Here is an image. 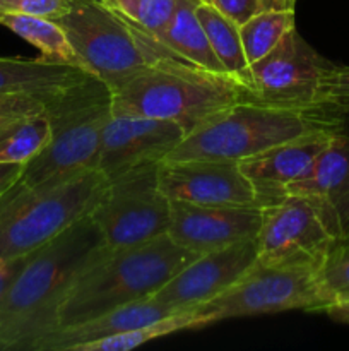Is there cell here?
I'll list each match as a JSON object with an SVG mask.
<instances>
[{
  "label": "cell",
  "instance_id": "cell-14",
  "mask_svg": "<svg viewBox=\"0 0 349 351\" xmlns=\"http://www.w3.org/2000/svg\"><path fill=\"white\" fill-rule=\"evenodd\" d=\"M255 264V240L201 254L178 271L154 297L174 311H194L238 283Z\"/></svg>",
  "mask_w": 349,
  "mask_h": 351
},
{
  "label": "cell",
  "instance_id": "cell-19",
  "mask_svg": "<svg viewBox=\"0 0 349 351\" xmlns=\"http://www.w3.org/2000/svg\"><path fill=\"white\" fill-rule=\"evenodd\" d=\"M44 98L9 96L0 99V163L26 165L44 149L51 134Z\"/></svg>",
  "mask_w": 349,
  "mask_h": 351
},
{
  "label": "cell",
  "instance_id": "cell-34",
  "mask_svg": "<svg viewBox=\"0 0 349 351\" xmlns=\"http://www.w3.org/2000/svg\"><path fill=\"white\" fill-rule=\"evenodd\" d=\"M339 243H341V245H346V247H349V235L346 237L344 240H341V242H339Z\"/></svg>",
  "mask_w": 349,
  "mask_h": 351
},
{
  "label": "cell",
  "instance_id": "cell-3",
  "mask_svg": "<svg viewBox=\"0 0 349 351\" xmlns=\"http://www.w3.org/2000/svg\"><path fill=\"white\" fill-rule=\"evenodd\" d=\"M242 101L246 95L238 79L181 58L159 62L112 89V113L168 120L187 134Z\"/></svg>",
  "mask_w": 349,
  "mask_h": 351
},
{
  "label": "cell",
  "instance_id": "cell-27",
  "mask_svg": "<svg viewBox=\"0 0 349 351\" xmlns=\"http://www.w3.org/2000/svg\"><path fill=\"white\" fill-rule=\"evenodd\" d=\"M101 2L156 40L166 27L177 5V0H101Z\"/></svg>",
  "mask_w": 349,
  "mask_h": 351
},
{
  "label": "cell",
  "instance_id": "cell-21",
  "mask_svg": "<svg viewBox=\"0 0 349 351\" xmlns=\"http://www.w3.org/2000/svg\"><path fill=\"white\" fill-rule=\"evenodd\" d=\"M201 0H177L173 14L157 40L183 60L216 74H228L209 45L207 34L197 17ZM229 75V74H228Z\"/></svg>",
  "mask_w": 349,
  "mask_h": 351
},
{
  "label": "cell",
  "instance_id": "cell-32",
  "mask_svg": "<svg viewBox=\"0 0 349 351\" xmlns=\"http://www.w3.org/2000/svg\"><path fill=\"white\" fill-rule=\"evenodd\" d=\"M23 263L24 257H19V259H0V297H2L3 290L14 278V274L19 271Z\"/></svg>",
  "mask_w": 349,
  "mask_h": 351
},
{
  "label": "cell",
  "instance_id": "cell-9",
  "mask_svg": "<svg viewBox=\"0 0 349 351\" xmlns=\"http://www.w3.org/2000/svg\"><path fill=\"white\" fill-rule=\"evenodd\" d=\"M332 305L318 271L307 267H267L257 263L238 283L197 307L211 324L226 319L320 311Z\"/></svg>",
  "mask_w": 349,
  "mask_h": 351
},
{
  "label": "cell",
  "instance_id": "cell-30",
  "mask_svg": "<svg viewBox=\"0 0 349 351\" xmlns=\"http://www.w3.org/2000/svg\"><path fill=\"white\" fill-rule=\"evenodd\" d=\"M77 0H0V12L27 14V16L58 19L67 14Z\"/></svg>",
  "mask_w": 349,
  "mask_h": 351
},
{
  "label": "cell",
  "instance_id": "cell-25",
  "mask_svg": "<svg viewBox=\"0 0 349 351\" xmlns=\"http://www.w3.org/2000/svg\"><path fill=\"white\" fill-rule=\"evenodd\" d=\"M293 27H296L294 9L267 10L243 23L240 26V38L248 65L266 57Z\"/></svg>",
  "mask_w": 349,
  "mask_h": 351
},
{
  "label": "cell",
  "instance_id": "cell-23",
  "mask_svg": "<svg viewBox=\"0 0 349 351\" xmlns=\"http://www.w3.org/2000/svg\"><path fill=\"white\" fill-rule=\"evenodd\" d=\"M197 17L218 60L229 75L242 82V77L248 69V62L243 51L238 24L207 0H201L197 5Z\"/></svg>",
  "mask_w": 349,
  "mask_h": 351
},
{
  "label": "cell",
  "instance_id": "cell-17",
  "mask_svg": "<svg viewBox=\"0 0 349 351\" xmlns=\"http://www.w3.org/2000/svg\"><path fill=\"white\" fill-rule=\"evenodd\" d=\"M307 197L317 208L337 243L349 235V136L332 134L313 170L286 191Z\"/></svg>",
  "mask_w": 349,
  "mask_h": 351
},
{
  "label": "cell",
  "instance_id": "cell-22",
  "mask_svg": "<svg viewBox=\"0 0 349 351\" xmlns=\"http://www.w3.org/2000/svg\"><path fill=\"white\" fill-rule=\"evenodd\" d=\"M0 26L7 27L40 50V57L50 62L67 64L86 71L81 57L75 53L64 29L55 19L27 16V14L0 12ZM88 72V71H86Z\"/></svg>",
  "mask_w": 349,
  "mask_h": 351
},
{
  "label": "cell",
  "instance_id": "cell-31",
  "mask_svg": "<svg viewBox=\"0 0 349 351\" xmlns=\"http://www.w3.org/2000/svg\"><path fill=\"white\" fill-rule=\"evenodd\" d=\"M23 170L24 165L21 163H0V195L19 182Z\"/></svg>",
  "mask_w": 349,
  "mask_h": 351
},
{
  "label": "cell",
  "instance_id": "cell-28",
  "mask_svg": "<svg viewBox=\"0 0 349 351\" xmlns=\"http://www.w3.org/2000/svg\"><path fill=\"white\" fill-rule=\"evenodd\" d=\"M318 276L331 295L332 304L349 298V247L337 243L318 271Z\"/></svg>",
  "mask_w": 349,
  "mask_h": 351
},
{
  "label": "cell",
  "instance_id": "cell-6",
  "mask_svg": "<svg viewBox=\"0 0 349 351\" xmlns=\"http://www.w3.org/2000/svg\"><path fill=\"white\" fill-rule=\"evenodd\" d=\"M55 21L86 71L106 82L109 89L159 62L181 58L101 0H77L67 14Z\"/></svg>",
  "mask_w": 349,
  "mask_h": 351
},
{
  "label": "cell",
  "instance_id": "cell-11",
  "mask_svg": "<svg viewBox=\"0 0 349 351\" xmlns=\"http://www.w3.org/2000/svg\"><path fill=\"white\" fill-rule=\"evenodd\" d=\"M255 237L257 263L267 267H307L320 271L337 240L317 208L296 194H284L260 208Z\"/></svg>",
  "mask_w": 349,
  "mask_h": 351
},
{
  "label": "cell",
  "instance_id": "cell-1",
  "mask_svg": "<svg viewBox=\"0 0 349 351\" xmlns=\"http://www.w3.org/2000/svg\"><path fill=\"white\" fill-rule=\"evenodd\" d=\"M106 250L91 216L24 257L0 297V351H36L58 328V311L75 278Z\"/></svg>",
  "mask_w": 349,
  "mask_h": 351
},
{
  "label": "cell",
  "instance_id": "cell-20",
  "mask_svg": "<svg viewBox=\"0 0 349 351\" xmlns=\"http://www.w3.org/2000/svg\"><path fill=\"white\" fill-rule=\"evenodd\" d=\"M89 72L47 58L0 57V99L48 96L74 84Z\"/></svg>",
  "mask_w": 349,
  "mask_h": 351
},
{
  "label": "cell",
  "instance_id": "cell-15",
  "mask_svg": "<svg viewBox=\"0 0 349 351\" xmlns=\"http://www.w3.org/2000/svg\"><path fill=\"white\" fill-rule=\"evenodd\" d=\"M260 218V208L201 206L187 201H171L168 235L174 243L201 256L233 243L255 240Z\"/></svg>",
  "mask_w": 349,
  "mask_h": 351
},
{
  "label": "cell",
  "instance_id": "cell-18",
  "mask_svg": "<svg viewBox=\"0 0 349 351\" xmlns=\"http://www.w3.org/2000/svg\"><path fill=\"white\" fill-rule=\"evenodd\" d=\"M174 312L180 311H174L173 307L161 302L154 295L140 298V300L130 302V304L103 312V314L88 319V321L57 328L38 345L36 351H75L86 343L122 335L130 329L159 321V319L174 314Z\"/></svg>",
  "mask_w": 349,
  "mask_h": 351
},
{
  "label": "cell",
  "instance_id": "cell-13",
  "mask_svg": "<svg viewBox=\"0 0 349 351\" xmlns=\"http://www.w3.org/2000/svg\"><path fill=\"white\" fill-rule=\"evenodd\" d=\"M159 187L170 201L260 208L259 195L240 170L238 161H161Z\"/></svg>",
  "mask_w": 349,
  "mask_h": 351
},
{
  "label": "cell",
  "instance_id": "cell-10",
  "mask_svg": "<svg viewBox=\"0 0 349 351\" xmlns=\"http://www.w3.org/2000/svg\"><path fill=\"white\" fill-rule=\"evenodd\" d=\"M331 64L293 27L266 57L248 65L242 77L246 101L296 110L308 117Z\"/></svg>",
  "mask_w": 349,
  "mask_h": 351
},
{
  "label": "cell",
  "instance_id": "cell-2",
  "mask_svg": "<svg viewBox=\"0 0 349 351\" xmlns=\"http://www.w3.org/2000/svg\"><path fill=\"white\" fill-rule=\"evenodd\" d=\"M197 256L168 233L140 245L106 249L72 283L58 311V328L153 297Z\"/></svg>",
  "mask_w": 349,
  "mask_h": 351
},
{
  "label": "cell",
  "instance_id": "cell-33",
  "mask_svg": "<svg viewBox=\"0 0 349 351\" xmlns=\"http://www.w3.org/2000/svg\"><path fill=\"white\" fill-rule=\"evenodd\" d=\"M324 312L332 319V321L341 322V324H349V298L334 302V304L328 305Z\"/></svg>",
  "mask_w": 349,
  "mask_h": 351
},
{
  "label": "cell",
  "instance_id": "cell-5",
  "mask_svg": "<svg viewBox=\"0 0 349 351\" xmlns=\"http://www.w3.org/2000/svg\"><path fill=\"white\" fill-rule=\"evenodd\" d=\"M50 141L24 165L19 182L36 185L67 178L96 168L99 143L112 117V89L88 74L62 91L44 98Z\"/></svg>",
  "mask_w": 349,
  "mask_h": 351
},
{
  "label": "cell",
  "instance_id": "cell-16",
  "mask_svg": "<svg viewBox=\"0 0 349 351\" xmlns=\"http://www.w3.org/2000/svg\"><path fill=\"white\" fill-rule=\"evenodd\" d=\"M334 132L335 130L328 129H313L238 161L240 170L259 195L260 208L283 197L291 185L311 173Z\"/></svg>",
  "mask_w": 349,
  "mask_h": 351
},
{
  "label": "cell",
  "instance_id": "cell-7",
  "mask_svg": "<svg viewBox=\"0 0 349 351\" xmlns=\"http://www.w3.org/2000/svg\"><path fill=\"white\" fill-rule=\"evenodd\" d=\"M313 129L303 112L242 101L188 132L163 161H242Z\"/></svg>",
  "mask_w": 349,
  "mask_h": 351
},
{
  "label": "cell",
  "instance_id": "cell-24",
  "mask_svg": "<svg viewBox=\"0 0 349 351\" xmlns=\"http://www.w3.org/2000/svg\"><path fill=\"white\" fill-rule=\"evenodd\" d=\"M209 324H211L209 319L204 314H201L197 308H194V311H180L166 315V317L159 319V321L130 329V331L122 332V335L86 343V345L79 346L75 351H127L137 348L140 345H146V343L153 341V339L173 335V332L185 331V329L204 328V326Z\"/></svg>",
  "mask_w": 349,
  "mask_h": 351
},
{
  "label": "cell",
  "instance_id": "cell-4",
  "mask_svg": "<svg viewBox=\"0 0 349 351\" xmlns=\"http://www.w3.org/2000/svg\"><path fill=\"white\" fill-rule=\"evenodd\" d=\"M96 168L36 185L17 182L0 195V259H19L91 215L105 192Z\"/></svg>",
  "mask_w": 349,
  "mask_h": 351
},
{
  "label": "cell",
  "instance_id": "cell-8",
  "mask_svg": "<svg viewBox=\"0 0 349 351\" xmlns=\"http://www.w3.org/2000/svg\"><path fill=\"white\" fill-rule=\"evenodd\" d=\"M159 163L142 165L108 180L89 215L106 249L140 245L168 233L171 201L159 187Z\"/></svg>",
  "mask_w": 349,
  "mask_h": 351
},
{
  "label": "cell",
  "instance_id": "cell-26",
  "mask_svg": "<svg viewBox=\"0 0 349 351\" xmlns=\"http://www.w3.org/2000/svg\"><path fill=\"white\" fill-rule=\"evenodd\" d=\"M346 117H349V67L331 64L325 72L317 105L310 110L308 119L320 129L337 132Z\"/></svg>",
  "mask_w": 349,
  "mask_h": 351
},
{
  "label": "cell",
  "instance_id": "cell-29",
  "mask_svg": "<svg viewBox=\"0 0 349 351\" xmlns=\"http://www.w3.org/2000/svg\"><path fill=\"white\" fill-rule=\"evenodd\" d=\"M224 16L235 21L238 26L252 19L257 14L267 10H289L294 9L296 0H207Z\"/></svg>",
  "mask_w": 349,
  "mask_h": 351
},
{
  "label": "cell",
  "instance_id": "cell-12",
  "mask_svg": "<svg viewBox=\"0 0 349 351\" xmlns=\"http://www.w3.org/2000/svg\"><path fill=\"white\" fill-rule=\"evenodd\" d=\"M185 136L187 132L174 122L112 113L101 134L96 170L109 180L142 165L159 163Z\"/></svg>",
  "mask_w": 349,
  "mask_h": 351
}]
</instances>
